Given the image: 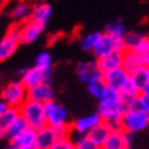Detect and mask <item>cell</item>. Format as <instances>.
<instances>
[{
  "label": "cell",
  "instance_id": "21",
  "mask_svg": "<svg viewBox=\"0 0 149 149\" xmlns=\"http://www.w3.org/2000/svg\"><path fill=\"white\" fill-rule=\"evenodd\" d=\"M19 115H21V109L17 108V107H8L6 111L0 112V134L4 133L15 122V119Z\"/></svg>",
  "mask_w": 149,
  "mask_h": 149
},
{
  "label": "cell",
  "instance_id": "30",
  "mask_svg": "<svg viewBox=\"0 0 149 149\" xmlns=\"http://www.w3.org/2000/svg\"><path fill=\"white\" fill-rule=\"evenodd\" d=\"M75 134V133H72ZM74 142H75V149H97V146L95 145V142L91 140V137L88 134H75Z\"/></svg>",
  "mask_w": 149,
  "mask_h": 149
},
{
  "label": "cell",
  "instance_id": "34",
  "mask_svg": "<svg viewBox=\"0 0 149 149\" xmlns=\"http://www.w3.org/2000/svg\"><path fill=\"white\" fill-rule=\"evenodd\" d=\"M137 52H140L142 56H145V55H148L149 54V37H145L144 40H142V42H141L140 45L137 47Z\"/></svg>",
  "mask_w": 149,
  "mask_h": 149
},
{
  "label": "cell",
  "instance_id": "33",
  "mask_svg": "<svg viewBox=\"0 0 149 149\" xmlns=\"http://www.w3.org/2000/svg\"><path fill=\"white\" fill-rule=\"evenodd\" d=\"M107 123V126L109 127L111 131H123V122L122 118H118V119H108V120H104Z\"/></svg>",
  "mask_w": 149,
  "mask_h": 149
},
{
  "label": "cell",
  "instance_id": "19",
  "mask_svg": "<svg viewBox=\"0 0 149 149\" xmlns=\"http://www.w3.org/2000/svg\"><path fill=\"white\" fill-rule=\"evenodd\" d=\"M51 14H52V6L49 3H45V1L44 3H38L32 8L30 19L45 25L48 22V19L51 18Z\"/></svg>",
  "mask_w": 149,
  "mask_h": 149
},
{
  "label": "cell",
  "instance_id": "29",
  "mask_svg": "<svg viewBox=\"0 0 149 149\" xmlns=\"http://www.w3.org/2000/svg\"><path fill=\"white\" fill-rule=\"evenodd\" d=\"M145 34L140 32H129L126 33V36L123 37L125 44H126V49H137V47L140 45L142 40L145 38Z\"/></svg>",
  "mask_w": 149,
  "mask_h": 149
},
{
  "label": "cell",
  "instance_id": "39",
  "mask_svg": "<svg viewBox=\"0 0 149 149\" xmlns=\"http://www.w3.org/2000/svg\"><path fill=\"white\" fill-rule=\"evenodd\" d=\"M11 1H14V0H1L3 4H8V3H11Z\"/></svg>",
  "mask_w": 149,
  "mask_h": 149
},
{
  "label": "cell",
  "instance_id": "37",
  "mask_svg": "<svg viewBox=\"0 0 149 149\" xmlns=\"http://www.w3.org/2000/svg\"><path fill=\"white\" fill-rule=\"evenodd\" d=\"M144 62H145V67H148V68H149V54H148V55H145V56H144Z\"/></svg>",
  "mask_w": 149,
  "mask_h": 149
},
{
  "label": "cell",
  "instance_id": "9",
  "mask_svg": "<svg viewBox=\"0 0 149 149\" xmlns=\"http://www.w3.org/2000/svg\"><path fill=\"white\" fill-rule=\"evenodd\" d=\"M78 79L82 84H88L93 79H101L104 78V71L100 70L97 66V62H81L75 67Z\"/></svg>",
  "mask_w": 149,
  "mask_h": 149
},
{
  "label": "cell",
  "instance_id": "18",
  "mask_svg": "<svg viewBox=\"0 0 149 149\" xmlns=\"http://www.w3.org/2000/svg\"><path fill=\"white\" fill-rule=\"evenodd\" d=\"M19 42H21V41L15 40L14 37L8 36V34H6V36L1 38V41H0V60L4 62V60L11 58V56L15 54Z\"/></svg>",
  "mask_w": 149,
  "mask_h": 149
},
{
  "label": "cell",
  "instance_id": "5",
  "mask_svg": "<svg viewBox=\"0 0 149 149\" xmlns=\"http://www.w3.org/2000/svg\"><path fill=\"white\" fill-rule=\"evenodd\" d=\"M44 108H45L47 125L56 129L68 123V112L63 104L58 103L56 100H49L44 103Z\"/></svg>",
  "mask_w": 149,
  "mask_h": 149
},
{
  "label": "cell",
  "instance_id": "13",
  "mask_svg": "<svg viewBox=\"0 0 149 149\" xmlns=\"http://www.w3.org/2000/svg\"><path fill=\"white\" fill-rule=\"evenodd\" d=\"M27 99L38 103H47L49 100H55L54 88L51 86V82H44L41 85H37L27 91Z\"/></svg>",
  "mask_w": 149,
  "mask_h": 149
},
{
  "label": "cell",
  "instance_id": "32",
  "mask_svg": "<svg viewBox=\"0 0 149 149\" xmlns=\"http://www.w3.org/2000/svg\"><path fill=\"white\" fill-rule=\"evenodd\" d=\"M6 34H8V36L14 37L15 40L21 41V36H22V23L14 22L13 25L7 29V33H6Z\"/></svg>",
  "mask_w": 149,
  "mask_h": 149
},
{
  "label": "cell",
  "instance_id": "27",
  "mask_svg": "<svg viewBox=\"0 0 149 149\" xmlns=\"http://www.w3.org/2000/svg\"><path fill=\"white\" fill-rule=\"evenodd\" d=\"M103 149H126L123 141V131H111Z\"/></svg>",
  "mask_w": 149,
  "mask_h": 149
},
{
  "label": "cell",
  "instance_id": "3",
  "mask_svg": "<svg viewBox=\"0 0 149 149\" xmlns=\"http://www.w3.org/2000/svg\"><path fill=\"white\" fill-rule=\"evenodd\" d=\"M27 89L23 85V82L19 81H11L1 89V100H4L10 107H17L21 108L22 104L27 100Z\"/></svg>",
  "mask_w": 149,
  "mask_h": 149
},
{
  "label": "cell",
  "instance_id": "36",
  "mask_svg": "<svg viewBox=\"0 0 149 149\" xmlns=\"http://www.w3.org/2000/svg\"><path fill=\"white\" fill-rule=\"evenodd\" d=\"M27 70H29V67H21V68H19V70H18V77H19V79H21V78H22L23 75L26 74Z\"/></svg>",
  "mask_w": 149,
  "mask_h": 149
},
{
  "label": "cell",
  "instance_id": "20",
  "mask_svg": "<svg viewBox=\"0 0 149 149\" xmlns=\"http://www.w3.org/2000/svg\"><path fill=\"white\" fill-rule=\"evenodd\" d=\"M27 127H29L27 120L22 116V115H19V116L15 119V122H14L13 125L4 131V133H1L0 136H1V138H4V140L8 142V141H11L14 137L18 136L21 131H23L25 129H27Z\"/></svg>",
  "mask_w": 149,
  "mask_h": 149
},
{
  "label": "cell",
  "instance_id": "15",
  "mask_svg": "<svg viewBox=\"0 0 149 149\" xmlns=\"http://www.w3.org/2000/svg\"><path fill=\"white\" fill-rule=\"evenodd\" d=\"M97 62V66H99L100 70H103L104 72L109 71V70H113V68L122 67L123 66V51H115V52H111V54L105 55L103 58L96 59Z\"/></svg>",
  "mask_w": 149,
  "mask_h": 149
},
{
  "label": "cell",
  "instance_id": "38",
  "mask_svg": "<svg viewBox=\"0 0 149 149\" xmlns=\"http://www.w3.org/2000/svg\"><path fill=\"white\" fill-rule=\"evenodd\" d=\"M142 93H145V95H149V82H148V85H146V88L144 89V92Z\"/></svg>",
  "mask_w": 149,
  "mask_h": 149
},
{
  "label": "cell",
  "instance_id": "7",
  "mask_svg": "<svg viewBox=\"0 0 149 149\" xmlns=\"http://www.w3.org/2000/svg\"><path fill=\"white\" fill-rule=\"evenodd\" d=\"M104 81H105V84H107L109 89L122 92L130 82V74L122 66V67L113 68V70L104 72Z\"/></svg>",
  "mask_w": 149,
  "mask_h": 149
},
{
  "label": "cell",
  "instance_id": "23",
  "mask_svg": "<svg viewBox=\"0 0 149 149\" xmlns=\"http://www.w3.org/2000/svg\"><path fill=\"white\" fill-rule=\"evenodd\" d=\"M130 79H131V82H133V85L138 89V92L142 93L149 82V68L144 66L142 68L137 70L136 72L130 74Z\"/></svg>",
  "mask_w": 149,
  "mask_h": 149
},
{
  "label": "cell",
  "instance_id": "11",
  "mask_svg": "<svg viewBox=\"0 0 149 149\" xmlns=\"http://www.w3.org/2000/svg\"><path fill=\"white\" fill-rule=\"evenodd\" d=\"M45 29L44 23H40L37 21L29 18V21H25L22 23V36H21V44H32L41 37L42 32Z\"/></svg>",
  "mask_w": 149,
  "mask_h": 149
},
{
  "label": "cell",
  "instance_id": "8",
  "mask_svg": "<svg viewBox=\"0 0 149 149\" xmlns=\"http://www.w3.org/2000/svg\"><path fill=\"white\" fill-rule=\"evenodd\" d=\"M37 130L33 127H27L8 141V148L11 149H37Z\"/></svg>",
  "mask_w": 149,
  "mask_h": 149
},
{
  "label": "cell",
  "instance_id": "17",
  "mask_svg": "<svg viewBox=\"0 0 149 149\" xmlns=\"http://www.w3.org/2000/svg\"><path fill=\"white\" fill-rule=\"evenodd\" d=\"M109 134H111V130H109V127L107 126V123L104 122V120L100 122L99 125H96V126L88 133V136L91 137V140L95 142L97 149L103 148L104 144H105L107 140H108Z\"/></svg>",
  "mask_w": 149,
  "mask_h": 149
},
{
  "label": "cell",
  "instance_id": "22",
  "mask_svg": "<svg viewBox=\"0 0 149 149\" xmlns=\"http://www.w3.org/2000/svg\"><path fill=\"white\" fill-rule=\"evenodd\" d=\"M86 88H88V92H89V95L96 100H101L105 96L107 93V89H108V86L104 81V78L101 79H93V81H89L86 84Z\"/></svg>",
  "mask_w": 149,
  "mask_h": 149
},
{
  "label": "cell",
  "instance_id": "2",
  "mask_svg": "<svg viewBox=\"0 0 149 149\" xmlns=\"http://www.w3.org/2000/svg\"><path fill=\"white\" fill-rule=\"evenodd\" d=\"M122 122L125 130L137 134L149 127V113L144 109L127 108V111L122 116Z\"/></svg>",
  "mask_w": 149,
  "mask_h": 149
},
{
  "label": "cell",
  "instance_id": "35",
  "mask_svg": "<svg viewBox=\"0 0 149 149\" xmlns=\"http://www.w3.org/2000/svg\"><path fill=\"white\" fill-rule=\"evenodd\" d=\"M141 103H142V109L149 113V95L141 93Z\"/></svg>",
  "mask_w": 149,
  "mask_h": 149
},
{
  "label": "cell",
  "instance_id": "24",
  "mask_svg": "<svg viewBox=\"0 0 149 149\" xmlns=\"http://www.w3.org/2000/svg\"><path fill=\"white\" fill-rule=\"evenodd\" d=\"M30 15H32V8H29L27 4H23V3L14 6L13 10L10 11V18L13 19L14 22L23 23L27 18H30Z\"/></svg>",
  "mask_w": 149,
  "mask_h": 149
},
{
  "label": "cell",
  "instance_id": "4",
  "mask_svg": "<svg viewBox=\"0 0 149 149\" xmlns=\"http://www.w3.org/2000/svg\"><path fill=\"white\" fill-rule=\"evenodd\" d=\"M115 51H126V44L123 38H116V37L111 36L108 33H101L97 44L95 45L92 54L95 56V59H100L105 56V55L115 52Z\"/></svg>",
  "mask_w": 149,
  "mask_h": 149
},
{
  "label": "cell",
  "instance_id": "26",
  "mask_svg": "<svg viewBox=\"0 0 149 149\" xmlns=\"http://www.w3.org/2000/svg\"><path fill=\"white\" fill-rule=\"evenodd\" d=\"M100 36H101V32H91V33H86L84 36L81 37V40H79V45L84 51L86 52H92L95 45L97 44V41H99Z\"/></svg>",
  "mask_w": 149,
  "mask_h": 149
},
{
  "label": "cell",
  "instance_id": "28",
  "mask_svg": "<svg viewBox=\"0 0 149 149\" xmlns=\"http://www.w3.org/2000/svg\"><path fill=\"white\" fill-rule=\"evenodd\" d=\"M34 66L44 71H52V56L49 52L42 51L34 59Z\"/></svg>",
  "mask_w": 149,
  "mask_h": 149
},
{
  "label": "cell",
  "instance_id": "10",
  "mask_svg": "<svg viewBox=\"0 0 149 149\" xmlns=\"http://www.w3.org/2000/svg\"><path fill=\"white\" fill-rule=\"evenodd\" d=\"M51 78H52V71H44V70L33 66V67H29L27 72L21 78V81L23 82V85L27 89H32L44 82H51Z\"/></svg>",
  "mask_w": 149,
  "mask_h": 149
},
{
  "label": "cell",
  "instance_id": "25",
  "mask_svg": "<svg viewBox=\"0 0 149 149\" xmlns=\"http://www.w3.org/2000/svg\"><path fill=\"white\" fill-rule=\"evenodd\" d=\"M104 32L111 34V36L116 37V38H123L126 36V26L125 23L120 21V19H113V21H109L105 27H104Z\"/></svg>",
  "mask_w": 149,
  "mask_h": 149
},
{
  "label": "cell",
  "instance_id": "12",
  "mask_svg": "<svg viewBox=\"0 0 149 149\" xmlns=\"http://www.w3.org/2000/svg\"><path fill=\"white\" fill-rule=\"evenodd\" d=\"M100 122H103V118H101V115H100L99 112L81 116L71 123L72 133H75V134H88V133H89L96 125H99Z\"/></svg>",
  "mask_w": 149,
  "mask_h": 149
},
{
  "label": "cell",
  "instance_id": "31",
  "mask_svg": "<svg viewBox=\"0 0 149 149\" xmlns=\"http://www.w3.org/2000/svg\"><path fill=\"white\" fill-rule=\"evenodd\" d=\"M52 149H75V142L71 136L66 137H59L58 140L55 141Z\"/></svg>",
  "mask_w": 149,
  "mask_h": 149
},
{
  "label": "cell",
  "instance_id": "14",
  "mask_svg": "<svg viewBox=\"0 0 149 149\" xmlns=\"http://www.w3.org/2000/svg\"><path fill=\"white\" fill-rule=\"evenodd\" d=\"M56 140H58V133L55 127L47 125L37 130V149H52Z\"/></svg>",
  "mask_w": 149,
  "mask_h": 149
},
{
  "label": "cell",
  "instance_id": "1",
  "mask_svg": "<svg viewBox=\"0 0 149 149\" xmlns=\"http://www.w3.org/2000/svg\"><path fill=\"white\" fill-rule=\"evenodd\" d=\"M19 109H21V115L27 120L30 127L38 130L41 127L47 126L45 108H44V104L42 103L33 101V100L27 99Z\"/></svg>",
  "mask_w": 149,
  "mask_h": 149
},
{
  "label": "cell",
  "instance_id": "6",
  "mask_svg": "<svg viewBox=\"0 0 149 149\" xmlns=\"http://www.w3.org/2000/svg\"><path fill=\"white\" fill-rule=\"evenodd\" d=\"M126 111H127V107L122 100L103 99V100H100L99 107H97V112L101 115L103 120L122 118Z\"/></svg>",
  "mask_w": 149,
  "mask_h": 149
},
{
  "label": "cell",
  "instance_id": "16",
  "mask_svg": "<svg viewBox=\"0 0 149 149\" xmlns=\"http://www.w3.org/2000/svg\"><path fill=\"white\" fill-rule=\"evenodd\" d=\"M145 66L144 56L134 49H126L123 52V67L126 68L129 74L136 72Z\"/></svg>",
  "mask_w": 149,
  "mask_h": 149
}]
</instances>
